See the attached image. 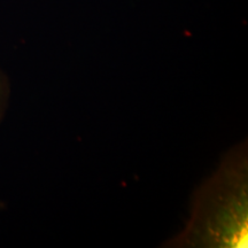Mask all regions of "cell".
<instances>
[{"label": "cell", "instance_id": "cell-2", "mask_svg": "<svg viewBox=\"0 0 248 248\" xmlns=\"http://www.w3.org/2000/svg\"><path fill=\"white\" fill-rule=\"evenodd\" d=\"M11 93L12 88L8 76L0 68V124L2 123L6 113H7L9 100H11Z\"/></svg>", "mask_w": 248, "mask_h": 248}, {"label": "cell", "instance_id": "cell-1", "mask_svg": "<svg viewBox=\"0 0 248 248\" xmlns=\"http://www.w3.org/2000/svg\"><path fill=\"white\" fill-rule=\"evenodd\" d=\"M166 247H248V153L246 141L231 148L195 191L184 230Z\"/></svg>", "mask_w": 248, "mask_h": 248}, {"label": "cell", "instance_id": "cell-3", "mask_svg": "<svg viewBox=\"0 0 248 248\" xmlns=\"http://www.w3.org/2000/svg\"><path fill=\"white\" fill-rule=\"evenodd\" d=\"M6 208V203L4 202V201L0 200V212H2Z\"/></svg>", "mask_w": 248, "mask_h": 248}]
</instances>
